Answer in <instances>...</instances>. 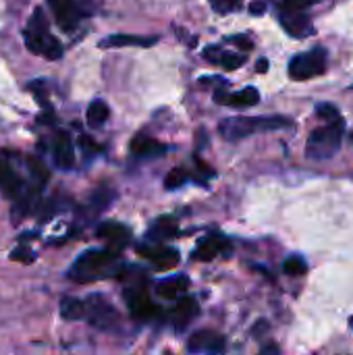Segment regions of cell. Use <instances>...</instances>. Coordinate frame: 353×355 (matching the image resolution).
<instances>
[{"label": "cell", "mask_w": 353, "mask_h": 355, "mask_svg": "<svg viewBox=\"0 0 353 355\" xmlns=\"http://www.w3.org/2000/svg\"><path fill=\"white\" fill-rule=\"evenodd\" d=\"M350 327H352V329H353V316H352V318H350Z\"/></svg>", "instance_id": "39"}, {"label": "cell", "mask_w": 353, "mask_h": 355, "mask_svg": "<svg viewBox=\"0 0 353 355\" xmlns=\"http://www.w3.org/2000/svg\"><path fill=\"white\" fill-rule=\"evenodd\" d=\"M123 272L121 254L117 250H87L69 268V279L75 283H96L119 277Z\"/></svg>", "instance_id": "1"}, {"label": "cell", "mask_w": 353, "mask_h": 355, "mask_svg": "<svg viewBox=\"0 0 353 355\" xmlns=\"http://www.w3.org/2000/svg\"><path fill=\"white\" fill-rule=\"evenodd\" d=\"M60 316L64 320H83L85 318V304L77 297H64L60 302Z\"/></svg>", "instance_id": "20"}, {"label": "cell", "mask_w": 353, "mask_h": 355, "mask_svg": "<svg viewBox=\"0 0 353 355\" xmlns=\"http://www.w3.org/2000/svg\"><path fill=\"white\" fill-rule=\"evenodd\" d=\"M48 2L56 15L58 25L67 31L75 29V25L81 19V8H79L77 0H48Z\"/></svg>", "instance_id": "10"}, {"label": "cell", "mask_w": 353, "mask_h": 355, "mask_svg": "<svg viewBox=\"0 0 353 355\" xmlns=\"http://www.w3.org/2000/svg\"><path fill=\"white\" fill-rule=\"evenodd\" d=\"M85 304V318L98 331H114L121 322L117 308L102 295H89L83 300Z\"/></svg>", "instance_id": "5"}, {"label": "cell", "mask_w": 353, "mask_h": 355, "mask_svg": "<svg viewBox=\"0 0 353 355\" xmlns=\"http://www.w3.org/2000/svg\"><path fill=\"white\" fill-rule=\"evenodd\" d=\"M158 37H141V35H125V33H114L104 40H100V48H125V46H139V48H150L156 44Z\"/></svg>", "instance_id": "17"}, {"label": "cell", "mask_w": 353, "mask_h": 355, "mask_svg": "<svg viewBox=\"0 0 353 355\" xmlns=\"http://www.w3.org/2000/svg\"><path fill=\"white\" fill-rule=\"evenodd\" d=\"M108 114H110V110H108V106H106V102H102V100H94L92 104H89V108H87V125L89 127H102L106 121H108Z\"/></svg>", "instance_id": "21"}, {"label": "cell", "mask_w": 353, "mask_h": 355, "mask_svg": "<svg viewBox=\"0 0 353 355\" xmlns=\"http://www.w3.org/2000/svg\"><path fill=\"white\" fill-rule=\"evenodd\" d=\"M179 233V227H177V220L173 216H162L158 218L146 233V239L150 243H162L166 239H173L175 235Z\"/></svg>", "instance_id": "15"}, {"label": "cell", "mask_w": 353, "mask_h": 355, "mask_svg": "<svg viewBox=\"0 0 353 355\" xmlns=\"http://www.w3.org/2000/svg\"><path fill=\"white\" fill-rule=\"evenodd\" d=\"M4 168H6V166H4V164L0 162V183H2V177H4Z\"/></svg>", "instance_id": "38"}, {"label": "cell", "mask_w": 353, "mask_h": 355, "mask_svg": "<svg viewBox=\"0 0 353 355\" xmlns=\"http://www.w3.org/2000/svg\"><path fill=\"white\" fill-rule=\"evenodd\" d=\"M137 252H139L144 258H148V260H152L154 264H158L160 268H173V266H177L179 260H181V256H179L177 250H173V248H162V245H156V243H152V245H139Z\"/></svg>", "instance_id": "11"}, {"label": "cell", "mask_w": 353, "mask_h": 355, "mask_svg": "<svg viewBox=\"0 0 353 355\" xmlns=\"http://www.w3.org/2000/svg\"><path fill=\"white\" fill-rule=\"evenodd\" d=\"M131 283H127L125 291H123V297H125V304L131 312L133 318L137 320H152V318H158L160 316V310L158 306L150 300L148 291H146V285H144V277H141V270H135V275H131Z\"/></svg>", "instance_id": "4"}, {"label": "cell", "mask_w": 353, "mask_h": 355, "mask_svg": "<svg viewBox=\"0 0 353 355\" xmlns=\"http://www.w3.org/2000/svg\"><path fill=\"white\" fill-rule=\"evenodd\" d=\"M200 314V306H198V300L193 297H179L177 304L173 306L169 318H171V324L175 331H183L185 327H189Z\"/></svg>", "instance_id": "8"}, {"label": "cell", "mask_w": 353, "mask_h": 355, "mask_svg": "<svg viewBox=\"0 0 353 355\" xmlns=\"http://www.w3.org/2000/svg\"><path fill=\"white\" fill-rule=\"evenodd\" d=\"M210 6L216 12H221V15H227V12L239 10L241 8V0H210Z\"/></svg>", "instance_id": "28"}, {"label": "cell", "mask_w": 353, "mask_h": 355, "mask_svg": "<svg viewBox=\"0 0 353 355\" xmlns=\"http://www.w3.org/2000/svg\"><path fill=\"white\" fill-rule=\"evenodd\" d=\"M268 71V60L266 58H260L258 60V73H266Z\"/></svg>", "instance_id": "37"}, {"label": "cell", "mask_w": 353, "mask_h": 355, "mask_svg": "<svg viewBox=\"0 0 353 355\" xmlns=\"http://www.w3.org/2000/svg\"><path fill=\"white\" fill-rule=\"evenodd\" d=\"M223 54H225V50H221L218 46H208V48L204 50L206 60H210V62H214V64H218V62H221Z\"/></svg>", "instance_id": "33"}, {"label": "cell", "mask_w": 353, "mask_h": 355, "mask_svg": "<svg viewBox=\"0 0 353 355\" xmlns=\"http://www.w3.org/2000/svg\"><path fill=\"white\" fill-rule=\"evenodd\" d=\"M81 146H83L85 150H89V152L98 148V146H96V144H94V141H92L89 137H81Z\"/></svg>", "instance_id": "36"}, {"label": "cell", "mask_w": 353, "mask_h": 355, "mask_svg": "<svg viewBox=\"0 0 353 355\" xmlns=\"http://www.w3.org/2000/svg\"><path fill=\"white\" fill-rule=\"evenodd\" d=\"M189 179V175H187V171L185 168H173L169 175H166V179H164V187L166 189H179L181 185H185V181Z\"/></svg>", "instance_id": "26"}, {"label": "cell", "mask_w": 353, "mask_h": 355, "mask_svg": "<svg viewBox=\"0 0 353 355\" xmlns=\"http://www.w3.org/2000/svg\"><path fill=\"white\" fill-rule=\"evenodd\" d=\"M250 12H252V15H256V17L264 15V12H266V2H264V0H256V2H252V4H250Z\"/></svg>", "instance_id": "35"}, {"label": "cell", "mask_w": 353, "mask_h": 355, "mask_svg": "<svg viewBox=\"0 0 353 355\" xmlns=\"http://www.w3.org/2000/svg\"><path fill=\"white\" fill-rule=\"evenodd\" d=\"M131 152L135 156H141V158H154V156H160L166 152V148L152 139V137H146V135H137L133 141H131Z\"/></svg>", "instance_id": "19"}, {"label": "cell", "mask_w": 353, "mask_h": 355, "mask_svg": "<svg viewBox=\"0 0 353 355\" xmlns=\"http://www.w3.org/2000/svg\"><path fill=\"white\" fill-rule=\"evenodd\" d=\"M98 237L106 239L108 245H110V250L121 252V250L129 243L131 231H129L125 225H121V223H102V225L98 227Z\"/></svg>", "instance_id": "13"}, {"label": "cell", "mask_w": 353, "mask_h": 355, "mask_svg": "<svg viewBox=\"0 0 353 355\" xmlns=\"http://www.w3.org/2000/svg\"><path fill=\"white\" fill-rule=\"evenodd\" d=\"M42 56H46L48 60H58L62 56V44L52 33H48L46 40H44V52H42Z\"/></svg>", "instance_id": "24"}, {"label": "cell", "mask_w": 353, "mask_h": 355, "mask_svg": "<svg viewBox=\"0 0 353 355\" xmlns=\"http://www.w3.org/2000/svg\"><path fill=\"white\" fill-rule=\"evenodd\" d=\"M306 270H308V264H306V260L300 258V256H291V258L285 260V264H283V272L289 275V277H300V275H304Z\"/></svg>", "instance_id": "25"}, {"label": "cell", "mask_w": 353, "mask_h": 355, "mask_svg": "<svg viewBox=\"0 0 353 355\" xmlns=\"http://www.w3.org/2000/svg\"><path fill=\"white\" fill-rule=\"evenodd\" d=\"M223 250H227V241L218 235H210L206 239L200 241V245L193 252V260H202V262H210L214 260Z\"/></svg>", "instance_id": "18"}, {"label": "cell", "mask_w": 353, "mask_h": 355, "mask_svg": "<svg viewBox=\"0 0 353 355\" xmlns=\"http://www.w3.org/2000/svg\"><path fill=\"white\" fill-rule=\"evenodd\" d=\"M214 100L218 104H227V106H233V108H250V106L260 102V94H258L256 87H246L241 92H235V94H229L223 87V89H216Z\"/></svg>", "instance_id": "9"}, {"label": "cell", "mask_w": 353, "mask_h": 355, "mask_svg": "<svg viewBox=\"0 0 353 355\" xmlns=\"http://www.w3.org/2000/svg\"><path fill=\"white\" fill-rule=\"evenodd\" d=\"M316 114L327 121V123H333V121H339V108L335 104H318L316 106Z\"/></svg>", "instance_id": "31"}, {"label": "cell", "mask_w": 353, "mask_h": 355, "mask_svg": "<svg viewBox=\"0 0 353 355\" xmlns=\"http://www.w3.org/2000/svg\"><path fill=\"white\" fill-rule=\"evenodd\" d=\"M320 0H283V12H304L308 6L316 4Z\"/></svg>", "instance_id": "29"}, {"label": "cell", "mask_w": 353, "mask_h": 355, "mask_svg": "<svg viewBox=\"0 0 353 355\" xmlns=\"http://www.w3.org/2000/svg\"><path fill=\"white\" fill-rule=\"evenodd\" d=\"M289 125H291V121L285 116H235V119H225L221 123L218 131L225 139L237 141L252 133L277 131V129H283Z\"/></svg>", "instance_id": "2"}, {"label": "cell", "mask_w": 353, "mask_h": 355, "mask_svg": "<svg viewBox=\"0 0 353 355\" xmlns=\"http://www.w3.org/2000/svg\"><path fill=\"white\" fill-rule=\"evenodd\" d=\"M31 33H37V35H46L48 33V21L42 12V8H35L31 21H29V27H27Z\"/></svg>", "instance_id": "27"}, {"label": "cell", "mask_w": 353, "mask_h": 355, "mask_svg": "<svg viewBox=\"0 0 353 355\" xmlns=\"http://www.w3.org/2000/svg\"><path fill=\"white\" fill-rule=\"evenodd\" d=\"M343 133H345V123L341 119L314 129L306 144V156L312 160H327L335 156L341 148Z\"/></svg>", "instance_id": "3"}, {"label": "cell", "mask_w": 353, "mask_h": 355, "mask_svg": "<svg viewBox=\"0 0 353 355\" xmlns=\"http://www.w3.org/2000/svg\"><path fill=\"white\" fill-rule=\"evenodd\" d=\"M281 25L291 37H308L312 33V21L306 12H283Z\"/></svg>", "instance_id": "14"}, {"label": "cell", "mask_w": 353, "mask_h": 355, "mask_svg": "<svg viewBox=\"0 0 353 355\" xmlns=\"http://www.w3.org/2000/svg\"><path fill=\"white\" fill-rule=\"evenodd\" d=\"M27 166H29V173H31L35 185H37V187H44L46 181H48V177H50V175H48V168H46L37 158H27Z\"/></svg>", "instance_id": "22"}, {"label": "cell", "mask_w": 353, "mask_h": 355, "mask_svg": "<svg viewBox=\"0 0 353 355\" xmlns=\"http://www.w3.org/2000/svg\"><path fill=\"white\" fill-rule=\"evenodd\" d=\"M114 200V191H110V189H98L94 196H92V200H89V206L94 208V212H102V210H106V206L110 204Z\"/></svg>", "instance_id": "23"}, {"label": "cell", "mask_w": 353, "mask_h": 355, "mask_svg": "<svg viewBox=\"0 0 353 355\" xmlns=\"http://www.w3.org/2000/svg\"><path fill=\"white\" fill-rule=\"evenodd\" d=\"M189 287V279L185 275H179V277H169V279H162L154 285V291L164 297V300H177L179 295H183Z\"/></svg>", "instance_id": "16"}, {"label": "cell", "mask_w": 353, "mask_h": 355, "mask_svg": "<svg viewBox=\"0 0 353 355\" xmlns=\"http://www.w3.org/2000/svg\"><path fill=\"white\" fill-rule=\"evenodd\" d=\"M246 62V56L243 54H233V52H225L223 58H221V67H225L227 71H233V69H239L241 64Z\"/></svg>", "instance_id": "30"}, {"label": "cell", "mask_w": 353, "mask_h": 355, "mask_svg": "<svg viewBox=\"0 0 353 355\" xmlns=\"http://www.w3.org/2000/svg\"><path fill=\"white\" fill-rule=\"evenodd\" d=\"M227 347V341L221 333L216 331H198L187 339V349L191 354H214L223 355Z\"/></svg>", "instance_id": "7"}, {"label": "cell", "mask_w": 353, "mask_h": 355, "mask_svg": "<svg viewBox=\"0 0 353 355\" xmlns=\"http://www.w3.org/2000/svg\"><path fill=\"white\" fill-rule=\"evenodd\" d=\"M10 260H15V262H23V264H31L35 258H33V252L31 250H27L25 245H19V248H15L12 252H10Z\"/></svg>", "instance_id": "32"}, {"label": "cell", "mask_w": 353, "mask_h": 355, "mask_svg": "<svg viewBox=\"0 0 353 355\" xmlns=\"http://www.w3.org/2000/svg\"><path fill=\"white\" fill-rule=\"evenodd\" d=\"M325 67H327V52L322 48H314L310 52L298 54L289 62V75L295 81H308L312 77L322 75Z\"/></svg>", "instance_id": "6"}, {"label": "cell", "mask_w": 353, "mask_h": 355, "mask_svg": "<svg viewBox=\"0 0 353 355\" xmlns=\"http://www.w3.org/2000/svg\"><path fill=\"white\" fill-rule=\"evenodd\" d=\"M52 154H54V162H56L58 168H62V171L73 168V164H75V148H73V141H71L67 131L56 133Z\"/></svg>", "instance_id": "12"}, {"label": "cell", "mask_w": 353, "mask_h": 355, "mask_svg": "<svg viewBox=\"0 0 353 355\" xmlns=\"http://www.w3.org/2000/svg\"><path fill=\"white\" fill-rule=\"evenodd\" d=\"M229 42L235 44V46H239L241 50H252L254 48V42L248 35H233V37H229Z\"/></svg>", "instance_id": "34"}]
</instances>
